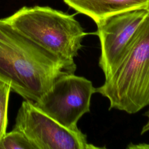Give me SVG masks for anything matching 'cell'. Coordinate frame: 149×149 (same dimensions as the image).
<instances>
[{"mask_svg":"<svg viewBox=\"0 0 149 149\" xmlns=\"http://www.w3.org/2000/svg\"><path fill=\"white\" fill-rule=\"evenodd\" d=\"M148 9V11H149V8H148V9Z\"/></svg>","mask_w":149,"mask_h":149,"instance_id":"8fae6325","label":"cell"},{"mask_svg":"<svg viewBox=\"0 0 149 149\" xmlns=\"http://www.w3.org/2000/svg\"><path fill=\"white\" fill-rule=\"evenodd\" d=\"M149 13L134 9L108 16L96 23L101 45L99 66L106 76L120 59L136 31Z\"/></svg>","mask_w":149,"mask_h":149,"instance_id":"8992f818","label":"cell"},{"mask_svg":"<svg viewBox=\"0 0 149 149\" xmlns=\"http://www.w3.org/2000/svg\"><path fill=\"white\" fill-rule=\"evenodd\" d=\"M4 19L37 44L69 63H74L87 34L74 15L49 6H23Z\"/></svg>","mask_w":149,"mask_h":149,"instance_id":"3957f363","label":"cell"},{"mask_svg":"<svg viewBox=\"0 0 149 149\" xmlns=\"http://www.w3.org/2000/svg\"><path fill=\"white\" fill-rule=\"evenodd\" d=\"M65 62L0 19V82L25 100L39 101L61 76L74 73Z\"/></svg>","mask_w":149,"mask_h":149,"instance_id":"6da1fadb","label":"cell"},{"mask_svg":"<svg viewBox=\"0 0 149 149\" xmlns=\"http://www.w3.org/2000/svg\"><path fill=\"white\" fill-rule=\"evenodd\" d=\"M0 149H36V147L22 132L12 129L0 140Z\"/></svg>","mask_w":149,"mask_h":149,"instance_id":"ba28073f","label":"cell"},{"mask_svg":"<svg viewBox=\"0 0 149 149\" xmlns=\"http://www.w3.org/2000/svg\"><path fill=\"white\" fill-rule=\"evenodd\" d=\"M13 129L22 132L36 149L101 148L88 143L79 128H67L47 115L30 100L23 101Z\"/></svg>","mask_w":149,"mask_h":149,"instance_id":"277c9868","label":"cell"},{"mask_svg":"<svg viewBox=\"0 0 149 149\" xmlns=\"http://www.w3.org/2000/svg\"><path fill=\"white\" fill-rule=\"evenodd\" d=\"M95 92L96 88L90 80L69 73L59 77L34 104L62 126L74 129L78 128L80 118L90 112L91 98Z\"/></svg>","mask_w":149,"mask_h":149,"instance_id":"5b68a950","label":"cell"},{"mask_svg":"<svg viewBox=\"0 0 149 149\" xmlns=\"http://www.w3.org/2000/svg\"><path fill=\"white\" fill-rule=\"evenodd\" d=\"M96 92L108 98L109 109L132 114L149 105V13Z\"/></svg>","mask_w":149,"mask_h":149,"instance_id":"7a4b0ae2","label":"cell"},{"mask_svg":"<svg viewBox=\"0 0 149 149\" xmlns=\"http://www.w3.org/2000/svg\"><path fill=\"white\" fill-rule=\"evenodd\" d=\"M10 91V88L8 84L0 82V140L6 133L8 109Z\"/></svg>","mask_w":149,"mask_h":149,"instance_id":"9c48e42d","label":"cell"},{"mask_svg":"<svg viewBox=\"0 0 149 149\" xmlns=\"http://www.w3.org/2000/svg\"><path fill=\"white\" fill-rule=\"evenodd\" d=\"M79 13L87 15L95 23L119 13L149 8V0H63Z\"/></svg>","mask_w":149,"mask_h":149,"instance_id":"52a82bcc","label":"cell"},{"mask_svg":"<svg viewBox=\"0 0 149 149\" xmlns=\"http://www.w3.org/2000/svg\"><path fill=\"white\" fill-rule=\"evenodd\" d=\"M144 115L147 118L148 120H147V123L143 126V127L141 129V134H143L144 133L149 131V109L145 112Z\"/></svg>","mask_w":149,"mask_h":149,"instance_id":"30bf717a","label":"cell"}]
</instances>
